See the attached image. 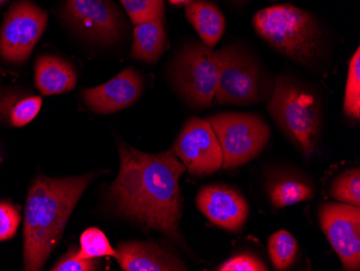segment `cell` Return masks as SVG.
Listing matches in <instances>:
<instances>
[{
  "instance_id": "d6986e66",
  "label": "cell",
  "mask_w": 360,
  "mask_h": 271,
  "mask_svg": "<svg viewBox=\"0 0 360 271\" xmlns=\"http://www.w3.org/2000/svg\"><path fill=\"white\" fill-rule=\"evenodd\" d=\"M314 190L309 184L297 179L276 182L270 189V198L276 208L293 206L312 199Z\"/></svg>"
},
{
  "instance_id": "8fae6325",
  "label": "cell",
  "mask_w": 360,
  "mask_h": 271,
  "mask_svg": "<svg viewBox=\"0 0 360 271\" xmlns=\"http://www.w3.org/2000/svg\"><path fill=\"white\" fill-rule=\"evenodd\" d=\"M172 149L192 175L206 177L222 168L219 141L207 120L188 119Z\"/></svg>"
},
{
  "instance_id": "83f0119b",
  "label": "cell",
  "mask_w": 360,
  "mask_h": 271,
  "mask_svg": "<svg viewBox=\"0 0 360 271\" xmlns=\"http://www.w3.org/2000/svg\"><path fill=\"white\" fill-rule=\"evenodd\" d=\"M173 5H185V4L190 3L191 0H169Z\"/></svg>"
},
{
  "instance_id": "8992f818",
  "label": "cell",
  "mask_w": 360,
  "mask_h": 271,
  "mask_svg": "<svg viewBox=\"0 0 360 271\" xmlns=\"http://www.w3.org/2000/svg\"><path fill=\"white\" fill-rule=\"evenodd\" d=\"M222 151V168L236 169L250 163L266 147L270 129L258 115L221 113L206 119Z\"/></svg>"
},
{
  "instance_id": "3957f363",
  "label": "cell",
  "mask_w": 360,
  "mask_h": 271,
  "mask_svg": "<svg viewBox=\"0 0 360 271\" xmlns=\"http://www.w3.org/2000/svg\"><path fill=\"white\" fill-rule=\"evenodd\" d=\"M252 25L273 49L303 65L323 51V36L313 14L292 5H277L257 12Z\"/></svg>"
},
{
  "instance_id": "cb8c5ba5",
  "label": "cell",
  "mask_w": 360,
  "mask_h": 271,
  "mask_svg": "<svg viewBox=\"0 0 360 271\" xmlns=\"http://www.w3.org/2000/svg\"><path fill=\"white\" fill-rule=\"evenodd\" d=\"M42 105L40 96H28L16 102L10 111V122L14 127H24L37 117Z\"/></svg>"
},
{
  "instance_id": "4fadbf2b",
  "label": "cell",
  "mask_w": 360,
  "mask_h": 271,
  "mask_svg": "<svg viewBox=\"0 0 360 271\" xmlns=\"http://www.w3.org/2000/svg\"><path fill=\"white\" fill-rule=\"evenodd\" d=\"M143 92V80L134 68H125L106 84L84 91L89 108L98 114H112L134 104Z\"/></svg>"
},
{
  "instance_id": "ac0fdd59",
  "label": "cell",
  "mask_w": 360,
  "mask_h": 271,
  "mask_svg": "<svg viewBox=\"0 0 360 271\" xmlns=\"http://www.w3.org/2000/svg\"><path fill=\"white\" fill-rule=\"evenodd\" d=\"M268 250L273 267L276 270H288L296 260L298 242L290 232L278 230L269 238Z\"/></svg>"
},
{
  "instance_id": "6da1fadb",
  "label": "cell",
  "mask_w": 360,
  "mask_h": 271,
  "mask_svg": "<svg viewBox=\"0 0 360 271\" xmlns=\"http://www.w3.org/2000/svg\"><path fill=\"white\" fill-rule=\"evenodd\" d=\"M119 153L120 172L109 193L117 211L184 244L179 230L183 209L179 177L186 171L184 163L173 149L146 153L120 144Z\"/></svg>"
},
{
  "instance_id": "277c9868",
  "label": "cell",
  "mask_w": 360,
  "mask_h": 271,
  "mask_svg": "<svg viewBox=\"0 0 360 271\" xmlns=\"http://www.w3.org/2000/svg\"><path fill=\"white\" fill-rule=\"evenodd\" d=\"M268 111L301 153L311 157L319 143L321 125V105L314 95L287 77H277Z\"/></svg>"
},
{
  "instance_id": "7c38bea8",
  "label": "cell",
  "mask_w": 360,
  "mask_h": 271,
  "mask_svg": "<svg viewBox=\"0 0 360 271\" xmlns=\"http://www.w3.org/2000/svg\"><path fill=\"white\" fill-rule=\"evenodd\" d=\"M196 206L212 224L228 232H238L250 214V206L242 194L221 184L201 188Z\"/></svg>"
},
{
  "instance_id": "e0dca14e",
  "label": "cell",
  "mask_w": 360,
  "mask_h": 271,
  "mask_svg": "<svg viewBox=\"0 0 360 271\" xmlns=\"http://www.w3.org/2000/svg\"><path fill=\"white\" fill-rule=\"evenodd\" d=\"M165 18L157 17L134 25L131 56L146 63H155L167 48Z\"/></svg>"
},
{
  "instance_id": "7402d4cb",
  "label": "cell",
  "mask_w": 360,
  "mask_h": 271,
  "mask_svg": "<svg viewBox=\"0 0 360 271\" xmlns=\"http://www.w3.org/2000/svg\"><path fill=\"white\" fill-rule=\"evenodd\" d=\"M331 197L343 203L360 206L359 168L347 170L333 181L330 187Z\"/></svg>"
},
{
  "instance_id": "484cf974",
  "label": "cell",
  "mask_w": 360,
  "mask_h": 271,
  "mask_svg": "<svg viewBox=\"0 0 360 271\" xmlns=\"http://www.w3.org/2000/svg\"><path fill=\"white\" fill-rule=\"evenodd\" d=\"M21 214L19 208L8 202H0V241L9 240L19 228Z\"/></svg>"
},
{
  "instance_id": "52a82bcc",
  "label": "cell",
  "mask_w": 360,
  "mask_h": 271,
  "mask_svg": "<svg viewBox=\"0 0 360 271\" xmlns=\"http://www.w3.org/2000/svg\"><path fill=\"white\" fill-rule=\"evenodd\" d=\"M216 56L219 76L214 103L245 106L259 102L262 79L257 63L250 54L238 46H229L216 51Z\"/></svg>"
},
{
  "instance_id": "9a60e30c",
  "label": "cell",
  "mask_w": 360,
  "mask_h": 271,
  "mask_svg": "<svg viewBox=\"0 0 360 271\" xmlns=\"http://www.w3.org/2000/svg\"><path fill=\"white\" fill-rule=\"evenodd\" d=\"M35 82L44 95L68 92L77 84V75L70 63L53 56H41L36 61Z\"/></svg>"
},
{
  "instance_id": "30bf717a",
  "label": "cell",
  "mask_w": 360,
  "mask_h": 271,
  "mask_svg": "<svg viewBox=\"0 0 360 271\" xmlns=\"http://www.w3.org/2000/svg\"><path fill=\"white\" fill-rule=\"evenodd\" d=\"M319 224L345 270L360 268V208L347 203H323Z\"/></svg>"
},
{
  "instance_id": "f1b7e54d",
  "label": "cell",
  "mask_w": 360,
  "mask_h": 271,
  "mask_svg": "<svg viewBox=\"0 0 360 271\" xmlns=\"http://www.w3.org/2000/svg\"><path fill=\"white\" fill-rule=\"evenodd\" d=\"M6 1H7V0H0V6L4 5V4L6 3Z\"/></svg>"
},
{
  "instance_id": "7a4b0ae2",
  "label": "cell",
  "mask_w": 360,
  "mask_h": 271,
  "mask_svg": "<svg viewBox=\"0 0 360 271\" xmlns=\"http://www.w3.org/2000/svg\"><path fill=\"white\" fill-rule=\"evenodd\" d=\"M93 175L50 179L39 177L28 191L24 218V269L40 270L62 239L81 195Z\"/></svg>"
},
{
  "instance_id": "ba28073f",
  "label": "cell",
  "mask_w": 360,
  "mask_h": 271,
  "mask_svg": "<svg viewBox=\"0 0 360 271\" xmlns=\"http://www.w3.org/2000/svg\"><path fill=\"white\" fill-rule=\"evenodd\" d=\"M48 14L30 0H20L10 7L0 33V56L7 62H25L41 38Z\"/></svg>"
},
{
  "instance_id": "2e32d148",
  "label": "cell",
  "mask_w": 360,
  "mask_h": 271,
  "mask_svg": "<svg viewBox=\"0 0 360 271\" xmlns=\"http://www.w3.org/2000/svg\"><path fill=\"white\" fill-rule=\"evenodd\" d=\"M186 15L204 44L214 48L226 30V19L215 4L206 0H191L187 4Z\"/></svg>"
},
{
  "instance_id": "603a6c76",
  "label": "cell",
  "mask_w": 360,
  "mask_h": 271,
  "mask_svg": "<svg viewBox=\"0 0 360 271\" xmlns=\"http://www.w3.org/2000/svg\"><path fill=\"white\" fill-rule=\"evenodd\" d=\"M134 25L153 18H165V0H120Z\"/></svg>"
},
{
  "instance_id": "5b68a950",
  "label": "cell",
  "mask_w": 360,
  "mask_h": 271,
  "mask_svg": "<svg viewBox=\"0 0 360 271\" xmlns=\"http://www.w3.org/2000/svg\"><path fill=\"white\" fill-rule=\"evenodd\" d=\"M169 74L176 92L189 106L204 109L214 104L219 64L212 48L199 42L186 44L174 58Z\"/></svg>"
},
{
  "instance_id": "44dd1931",
  "label": "cell",
  "mask_w": 360,
  "mask_h": 271,
  "mask_svg": "<svg viewBox=\"0 0 360 271\" xmlns=\"http://www.w3.org/2000/svg\"><path fill=\"white\" fill-rule=\"evenodd\" d=\"M117 251L113 250L104 232L97 228H89L81 234L80 250L76 256L79 260H94V258L113 256L116 258Z\"/></svg>"
},
{
  "instance_id": "d4e9b609",
  "label": "cell",
  "mask_w": 360,
  "mask_h": 271,
  "mask_svg": "<svg viewBox=\"0 0 360 271\" xmlns=\"http://www.w3.org/2000/svg\"><path fill=\"white\" fill-rule=\"evenodd\" d=\"M217 271H266L269 270L264 260L252 253H240L222 263Z\"/></svg>"
},
{
  "instance_id": "4316f807",
  "label": "cell",
  "mask_w": 360,
  "mask_h": 271,
  "mask_svg": "<svg viewBox=\"0 0 360 271\" xmlns=\"http://www.w3.org/2000/svg\"><path fill=\"white\" fill-rule=\"evenodd\" d=\"M76 248H70L64 258L51 269L52 271H93L98 268L96 258L94 260H79L76 256Z\"/></svg>"
},
{
  "instance_id": "9c48e42d",
  "label": "cell",
  "mask_w": 360,
  "mask_h": 271,
  "mask_svg": "<svg viewBox=\"0 0 360 271\" xmlns=\"http://www.w3.org/2000/svg\"><path fill=\"white\" fill-rule=\"evenodd\" d=\"M63 17L81 35L104 44L120 42L124 17L112 0H64Z\"/></svg>"
},
{
  "instance_id": "ffe728a7",
  "label": "cell",
  "mask_w": 360,
  "mask_h": 271,
  "mask_svg": "<svg viewBox=\"0 0 360 271\" xmlns=\"http://www.w3.org/2000/svg\"><path fill=\"white\" fill-rule=\"evenodd\" d=\"M345 114L352 119L360 117V49L357 48L349 61L347 84H345Z\"/></svg>"
},
{
  "instance_id": "5bb4252c",
  "label": "cell",
  "mask_w": 360,
  "mask_h": 271,
  "mask_svg": "<svg viewBox=\"0 0 360 271\" xmlns=\"http://www.w3.org/2000/svg\"><path fill=\"white\" fill-rule=\"evenodd\" d=\"M116 251L117 260L125 271L187 270L173 254L150 242H123Z\"/></svg>"
}]
</instances>
